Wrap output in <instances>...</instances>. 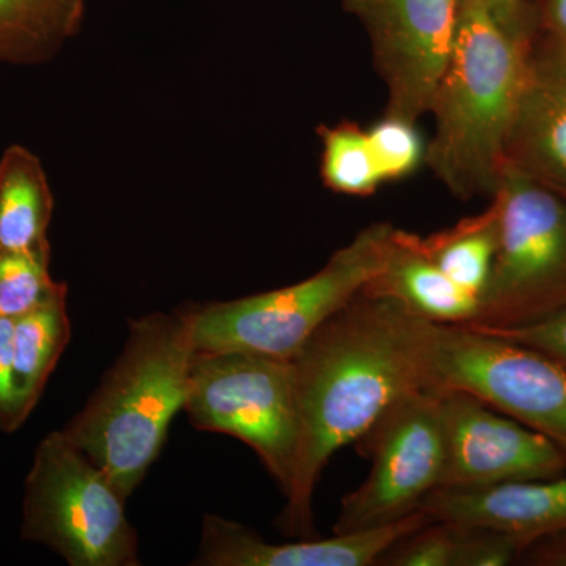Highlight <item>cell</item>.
Instances as JSON below:
<instances>
[{"instance_id": "6da1fadb", "label": "cell", "mask_w": 566, "mask_h": 566, "mask_svg": "<svg viewBox=\"0 0 566 566\" xmlns=\"http://www.w3.org/2000/svg\"><path fill=\"white\" fill-rule=\"evenodd\" d=\"M439 326L392 300L360 292L292 357L300 446L277 526L314 538L316 485L331 458L395 401L434 387Z\"/></svg>"}, {"instance_id": "7a4b0ae2", "label": "cell", "mask_w": 566, "mask_h": 566, "mask_svg": "<svg viewBox=\"0 0 566 566\" xmlns=\"http://www.w3.org/2000/svg\"><path fill=\"white\" fill-rule=\"evenodd\" d=\"M532 43L506 32L483 0H458L424 153V166L458 199L490 200L501 182Z\"/></svg>"}, {"instance_id": "3957f363", "label": "cell", "mask_w": 566, "mask_h": 566, "mask_svg": "<svg viewBox=\"0 0 566 566\" xmlns=\"http://www.w3.org/2000/svg\"><path fill=\"white\" fill-rule=\"evenodd\" d=\"M196 354L185 308L129 319L122 353L61 430L125 499L161 455L170 422L185 408Z\"/></svg>"}, {"instance_id": "277c9868", "label": "cell", "mask_w": 566, "mask_h": 566, "mask_svg": "<svg viewBox=\"0 0 566 566\" xmlns=\"http://www.w3.org/2000/svg\"><path fill=\"white\" fill-rule=\"evenodd\" d=\"M395 227H365L311 277L222 303L188 304L196 353L248 352L292 359L319 326L381 270Z\"/></svg>"}, {"instance_id": "5b68a950", "label": "cell", "mask_w": 566, "mask_h": 566, "mask_svg": "<svg viewBox=\"0 0 566 566\" xmlns=\"http://www.w3.org/2000/svg\"><path fill=\"white\" fill-rule=\"evenodd\" d=\"M125 502L103 469L52 431L25 476L21 536L71 566H137L139 536Z\"/></svg>"}, {"instance_id": "8992f818", "label": "cell", "mask_w": 566, "mask_h": 566, "mask_svg": "<svg viewBox=\"0 0 566 566\" xmlns=\"http://www.w3.org/2000/svg\"><path fill=\"white\" fill-rule=\"evenodd\" d=\"M499 248L479 316L465 326H526L566 307V197L506 166L491 197Z\"/></svg>"}, {"instance_id": "52a82bcc", "label": "cell", "mask_w": 566, "mask_h": 566, "mask_svg": "<svg viewBox=\"0 0 566 566\" xmlns=\"http://www.w3.org/2000/svg\"><path fill=\"white\" fill-rule=\"evenodd\" d=\"M182 411L197 430L251 447L283 495L300 446L292 359L248 352L197 353Z\"/></svg>"}, {"instance_id": "ba28073f", "label": "cell", "mask_w": 566, "mask_h": 566, "mask_svg": "<svg viewBox=\"0 0 566 566\" xmlns=\"http://www.w3.org/2000/svg\"><path fill=\"white\" fill-rule=\"evenodd\" d=\"M356 444L371 461L370 474L342 499L334 534L397 523L442 486L447 441L438 387L395 401Z\"/></svg>"}, {"instance_id": "9c48e42d", "label": "cell", "mask_w": 566, "mask_h": 566, "mask_svg": "<svg viewBox=\"0 0 566 566\" xmlns=\"http://www.w3.org/2000/svg\"><path fill=\"white\" fill-rule=\"evenodd\" d=\"M434 387L475 395L566 453V368L545 354L476 327L441 324Z\"/></svg>"}, {"instance_id": "30bf717a", "label": "cell", "mask_w": 566, "mask_h": 566, "mask_svg": "<svg viewBox=\"0 0 566 566\" xmlns=\"http://www.w3.org/2000/svg\"><path fill=\"white\" fill-rule=\"evenodd\" d=\"M370 41L386 87L385 115L419 123L430 114L457 25L458 0H342Z\"/></svg>"}, {"instance_id": "8fae6325", "label": "cell", "mask_w": 566, "mask_h": 566, "mask_svg": "<svg viewBox=\"0 0 566 566\" xmlns=\"http://www.w3.org/2000/svg\"><path fill=\"white\" fill-rule=\"evenodd\" d=\"M439 392L447 441L444 482L439 490H480L565 474L566 453L546 436L475 395L458 389Z\"/></svg>"}, {"instance_id": "7c38bea8", "label": "cell", "mask_w": 566, "mask_h": 566, "mask_svg": "<svg viewBox=\"0 0 566 566\" xmlns=\"http://www.w3.org/2000/svg\"><path fill=\"white\" fill-rule=\"evenodd\" d=\"M433 520L423 510L368 531L334 534L331 538H301L293 543L264 542L256 532L216 515H205L199 553L200 566H371L398 539Z\"/></svg>"}, {"instance_id": "4fadbf2b", "label": "cell", "mask_w": 566, "mask_h": 566, "mask_svg": "<svg viewBox=\"0 0 566 566\" xmlns=\"http://www.w3.org/2000/svg\"><path fill=\"white\" fill-rule=\"evenodd\" d=\"M506 166L566 197V52L535 40Z\"/></svg>"}, {"instance_id": "5bb4252c", "label": "cell", "mask_w": 566, "mask_h": 566, "mask_svg": "<svg viewBox=\"0 0 566 566\" xmlns=\"http://www.w3.org/2000/svg\"><path fill=\"white\" fill-rule=\"evenodd\" d=\"M420 510L433 520L506 532L531 546L566 532V472L480 490H438Z\"/></svg>"}, {"instance_id": "9a60e30c", "label": "cell", "mask_w": 566, "mask_h": 566, "mask_svg": "<svg viewBox=\"0 0 566 566\" xmlns=\"http://www.w3.org/2000/svg\"><path fill=\"white\" fill-rule=\"evenodd\" d=\"M363 292L392 300L409 314L434 324L465 326L480 312L479 297L436 266L420 248L419 234L400 229H394L386 262Z\"/></svg>"}, {"instance_id": "2e32d148", "label": "cell", "mask_w": 566, "mask_h": 566, "mask_svg": "<svg viewBox=\"0 0 566 566\" xmlns=\"http://www.w3.org/2000/svg\"><path fill=\"white\" fill-rule=\"evenodd\" d=\"M54 197L40 159L21 145L0 158V251L51 260Z\"/></svg>"}, {"instance_id": "e0dca14e", "label": "cell", "mask_w": 566, "mask_h": 566, "mask_svg": "<svg viewBox=\"0 0 566 566\" xmlns=\"http://www.w3.org/2000/svg\"><path fill=\"white\" fill-rule=\"evenodd\" d=\"M69 289L35 311L13 319V390L18 417L24 424L69 346Z\"/></svg>"}, {"instance_id": "ac0fdd59", "label": "cell", "mask_w": 566, "mask_h": 566, "mask_svg": "<svg viewBox=\"0 0 566 566\" xmlns=\"http://www.w3.org/2000/svg\"><path fill=\"white\" fill-rule=\"evenodd\" d=\"M87 0H0V63L51 61L80 32Z\"/></svg>"}, {"instance_id": "d6986e66", "label": "cell", "mask_w": 566, "mask_h": 566, "mask_svg": "<svg viewBox=\"0 0 566 566\" xmlns=\"http://www.w3.org/2000/svg\"><path fill=\"white\" fill-rule=\"evenodd\" d=\"M420 248L436 266L465 292L482 296L499 248L497 205L461 219L450 229L420 237Z\"/></svg>"}, {"instance_id": "ffe728a7", "label": "cell", "mask_w": 566, "mask_h": 566, "mask_svg": "<svg viewBox=\"0 0 566 566\" xmlns=\"http://www.w3.org/2000/svg\"><path fill=\"white\" fill-rule=\"evenodd\" d=\"M319 174L329 191L349 197L374 196L385 186L367 128L354 122L319 126Z\"/></svg>"}, {"instance_id": "44dd1931", "label": "cell", "mask_w": 566, "mask_h": 566, "mask_svg": "<svg viewBox=\"0 0 566 566\" xmlns=\"http://www.w3.org/2000/svg\"><path fill=\"white\" fill-rule=\"evenodd\" d=\"M50 259L0 251V316L18 319L69 289L55 282Z\"/></svg>"}, {"instance_id": "7402d4cb", "label": "cell", "mask_w": 566, "mask_h": 566, "mask_svg": "<svg viewBox=\"0 0 566 566\" xmlns=\"http://www.w3.org/2000/svg\"><path fill=\"white\" fill-rule=\"evenodd\" d=\"M468 524L431 520L382 554L385 566H463Z\"/></svg>"}, {"instance_id": "603a6c76", "label": "cell", "mask_w": 566, "mask_h": 566, "mask_svg": "<svg viewBox=\"0 0 566 566\" xmlns=\"http://www.w3.org/2000/svg\"><path fill=\"white\" fill-rule=\"evenodd\" d=\"M367 134L386 185L406 180L424 166L427 144L417 123L382 115Z\"/></svg>"}, {"instance_id": "cb8c5ba5", "label": "cell", "mask_w": 566, "mask_h": 566, "mask_svg": "<svg viewBox=\"0 0 566 566\" xmlns=\"http://www.w3.org/2000/svg\"><path fill=\"white\" fill-rule=\"evenodd\" d=\"M476 327L545 354L566 368V307L542 322L517 327Z\"/></svg>"}, {"instance_id": "d4e9b609", "label": "cell", "mask_w": 566, "mask_h": 566, "mask_svg": "<svg viewBox=\"0 0 566 566\" xmlns=\"http://www.w3.org/2000/svg\"><path fill=\"white\" fill-rule=\"evenodd\" d=\"M21 427L13 390V319L0 316V431L10 434Z\"/></svg>"}, {"instance_id": "484cf974", "label": "cell", "mask_w": 566, "mask_h": 566, "mask_svg": "<svg viewBox=\"0 0 566 566\" xmlns=\"http://www.w3.org/2000/svg\"><path fill=\"white\" fill-rule=\"evenodd\" d=\"M534 13V40L566 52V0H531Z\"/></svg>"}, {"instance_id": "4316f807", "label": "cell", "mask_w": 566, "mask_h": 566, "mask_svg": "<svg viewBox=\"0 0 566 566\" xmlns=\"http://www.w3.org/2000/svg\"><path fill=\"white\" fill-rule=\"evenodd\" d=\"M495 21L524 43L535 36L534 13L531 0H483Z\"/></svg>"}, {"instance_id": "83f0119b", "label": "cell", "mask_w": 566, "mask_h": 566, "mask_svg": "<svg viewBox=\"0 0 566 566\" xmlns=\"http://www.w3.org/2000/svg\"><path fill=\"white\" fill-rule=\"evenodd\" d=\"M520 564L534 566H566V532L536 539L524 551Z\"/></svg>"}]
</instances>
